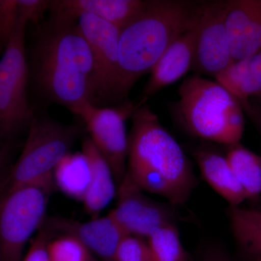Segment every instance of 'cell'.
<instances>
[{"label": "cell", "instance_id": "cell-30", "mask_svg": "<svg viewBox=\"0 0 261 261\" xmlns=\"http://www.w3.org/2000/svg\"><path fill=\"white\" fill-rule=\"evenodd\" d=\"M51 261V260H50Z\"/></svg>", "mask_w": 261, "mask_h": 261}, {"label": "cell", "instance_id": "cell-13", "mask_svg": "<svg viewBox=\"0 0 261 261\" xmlns=\"http://www.w3.org/2000/svg\"><path fill=\"white\" fill-rule=\"evenodd\" d=\"M197 34V3L191 25L173 42L150 72L138 104L145 105L149 97L177 82L193 65Z\"/></svg>", "mask_w": 261, "mask_h": 261}, {"label": "cell", "instance_id": "cell-7", "mask_svg": "<svg viewBox=\"0 0 261 261\" xmlns=\"http://www.w3.org/2000/svg\"><path fill=\"white\" fill-rule=\"evenodd\" d=\"M54 176L15 189L3 196L0 208V259L20 261L25 243L44 221Z\"/></svg>", "mask_w": 261, "mask_h": 261}, {"label": "cell", "instance_id": "cell-19", "mask_svg": "<svg viewBox=\"0 0 261 261\" xmlns=\"http://www.w3.org/2000/svg\"><path fill=\"white\" fill-rule=\"evenodd\" d=\"M91 163L82 152L69 153L53 171L55 183L65 195L84 202L92 181Z\"/></svg>", "mask_w": 261, "mask_h": 261}, {"label": "cell", "instance_id": "cell-1", "mask_svg": "<svg viewBox=\"0 0 261 261\" xmlns=\"http://www.w3.org/2000/svg\"><path fill=\"white\" fill-rule=\"evenodd\" d=\"M29 56V86L42 106L70 110L87 99L93 59L78 19L51 13L37 25Z\"/></svg>", "mask_w": 261, "mask_h": 261}, {"label": "cell", "instance_id": "cell-26", "mask_svg": "<svg viewBox=\"0 0 261 261\" xmlns=\"http://www.w3.org/2000/svg\"><path fill=\"white\" fill-rule=\"evenodd\" d=\"M18 18L25 22L31 21L39 25L44 12L49 10V0H17Z\"/></svg>", "mask_w": 261, "mask_h": 261}, {"label": "cell", "instance_id": "cell-25", "mask_svg": "<svg viewBox=\"0 0 261 261\" xmlns=\"http://www.w3.org/2000/svg\"><path fill=\"white\" fill-rule=\"evenodd\" d=\"M114 261H151L147 243L138 237H127L118 247Z\"/></svg>", "mask_w": 261, "mask_h": 261}, {"label": "cell", "instance_id": "cell-29", "mask_svg": "<svg viewBox=\"0 0 261 261\" xmlns=\"http://www.w3.org/2000/svg\"><path fill=\"white\" fill-rule=\"evenodd\" d=\"M258 97L260 98V102H261V95L260 96V97Z\"/></svg>", "mask_w": 261, "mask_h": 261}, {"label": "cell", "instance_id": "cell-12", "mask_svg": "<svg viewBox=\"0 0 261 261\" xmlns=\"http://www.w3.org/2000/svg\"><path fill=\"white\" fill-rule=\"evenodd\" d=\"M44 226L53 233L70 235L78 239L91 252L103 261H114L122 241L130 236L111 214L87 222H79L65 218L51 217Z\"/></svg>", "mask_w": 261, "mask_h": 261}, {"label": "cell", "instance_id": "cell-17", "mask_svg": "<svg viewBox=\"0 0 261 261\" xmlns=\"http://www.w3.org/2000/svg\"><path fill=\"white\" fill-rule=\"evenodd\" d=\"M214 79L238 99L244 111L251 113L250 98L261 95V51L233 62Z\"/></svg>", "mask_w": 261, "mask_h": 261}, {"label": "cell", "instance_id": "cell-28", "mask_svg": "<svg viewBox=\"0 0 261 261\" xmlns=\"http://www.w3.org/2000/svg\"><path fill=\"white\" fill-rule=\"evenodd\" d=\"M200 261H233L226 254L219 251L207 252Z\"/></svg>", "mask_w": 261, "mask_h": 261}, {"label": "cell", "instance_id": "cell-15", "mask_svg": "<svg viewBox=\"0 0 261 261\" xmlns=\"http://www.w3.org/2000/svg\"><path fill=\"white\" fill-rule=\"evenodd\" d=\"M145 3L142 0H50L49 10L76 19L80 13H88L121 29L140 14Z\"/></svg>", "mask_w": 261, "mask_h": 261}, {"label": "cell", "instance_id": "cell-11", "mask_svg": "<svg viewBox=\"0 0 261 261\" xmlns=\"http://www.w3.org/2000/svg\"><path fill=\"white\" fill-rule=\"evenodd\" d=\"M117 189L118 204L110 214L130 235L147 238L155 228L175 224L172 209L144 195L128 173Z\"/></svg>", "mask_w": 261, "mask_h": 261}, {"label": "cell", "instance_id": "cell-20", "mask_svg": "<svg viewBox=\"0 0 261 261\" xmlns=\"http://www.w3.org/2000/svg\"><path fill=\"white\" fill-rule=\"evenodd\" d=\"M228 214L240 250L249 260L261 261V211L230 206Z\"/></svg>", "mask_w": 261, "mask_h": 261}, {"label": "cell", "instance_id": "cell-8", "mask_svg": "<svg viewBox=\"0 0 261 261\" xmlns=\"http://www.w3.org/2000/svg\"><path fill=\"white\" fill-rule=\"evenodd\" d=\"M78 23L93 59L87 100L97 108L118 106V42L121 29L86 13L79 15Z\"/></svg>", "mask_w": 261, "mask_h": 261}, {"label": "cell", "instance_id": "cell-21", "mask_svg": "<svg viewBox=\"0 0 261 261\" xmlns=\"http://www.w3.org/2000/svg\"><path fill=\"white\" fill-rule=\"evenodd\" d=\"M226 157L247 200H257L261 194L260 156L239 142L230 146Z\"/></svg>", "mask_w": 261, "mask_h": 261}, {"label": "cell", "instance_id": "cell-2", "mask_svg": "<svg viewBox=\"0 0 261 261\" xmlns=\"http://www.w3.org/2000/svg\"><path fill=\"white\" fill-rule=\"evenodd\" d=\"M196 3L177 0L146 1L143 10L121 29L118 42V106L126 104L132 87L150 73L176 39L191 25Z\"/></svg>", "mask_w": 261, "mask_h": 261}, {"label": "cell", "instance_id": "cell-27", "mask_svg": "<svg viewBox=\"0 0 261 261\" xmlns=\"http://www.w3.org/2000/svg\"><path fill=\"white\" fill-rule=\"evenodd\" d=\"M55 233L43 225L37 236L33 240L27 256L23 261H50L48 253V245Z\"/></svg>", "mask_w": 261, "mask_h": 261}, {"label": "cell", "instance_id": "cell-14", "mask_svg": "<svg viewBox=\"0 0 261 261\" xmlns=\"http://www.w3.org/2000/svg\"><path fill=\"white\" fill-rule=\"evenodd\" d=\"M226 28L233 62L261 51V0L227 1Z\"/></svg>", "mask_w": 261, "mask_h": 261}, {"label": "cell", "instance_id": "cell-23", "mask_svg": "<svg viewBox=\"0 0 261 261\" xmlns=\"http://www.w3.org/2000/svg\"><path fill=\"white\" fill-rule=\"evenodd\" d=\"M61 236L48 245L51 261H97L88 247L78 239L70 235Z\"/></svg>", "mask_w": 261, "mask_h": 261}, {"label": "cell", "instance_id": "cell-6", "mask_svg": "<svg viewBox=\"0 0 261 261\" xmlns=\"http://www.w3.org/2000/svg\"><path fill=\"white\" fill-rule=\"evenodd\" d=\"M27 23L18 18L17 28L0 61V137L6 142L22 130H29L35 115L27 93Z\"/></svg>", "mask_w": 261, "mask_h": 261}, {"label": "cell", "instance_id": "cell-5", "mask_svg": "<svg viewBox=\"0 0 261 261\" xmlns=\"http://www.w3.org/2000/svg\"><path fill=\"white\" fill-rule=\"evenodd\" d=\"M28 130L23 152L3 182V196L23 185L53 177L58 163L87 130L79 117L76 123L62 124L36 109Z\"/></svg>", "mask_w": 261, "mask_h": 261}, {"label": "cell", "instance_id": "cell-18", "mask_svg": "<svg viewBox=\"0 0 261 261\" xmlns=\"http://www.w3.org/2000/svg\"><path fill=\"white\" fill-rule=\"evenodd\" d=\"M194 156L202 177L230 206H239L247 200L226 157L207 149L195 151Z\"/></svg>", "mask_w": 261, "mask_h": 261}, {"label": "cell", "instance_id": "cell-9", "mask_svg": "<svg viewBox=\"0 0 261 261\" xmlns=\"http://www.w3.org/2000/svg\"><path fill=\"white\" fill-rule=\"evenodd\" d=\"M137 108L138 105L132 102L97 108L85 99L69 110L85 123L91 139L112 171L117 188L127 173L128 136L125 122L132 118Z\"/></svg>", "mask_w": 261, "mask_h": 261}, {"label": "cell", "instance_id": "cell-3", "mask_svg": "<svg viewBox=\"0 0 261 261\" xmlns=\"http://www.w3.org/2000/svg\"><path fill=\"white\" fill-rule=\"evenodd\" d=\"M172 110L182 126L199 138L231 146L243 137V108L218 82L189 77L180 86Z\"/></svg>", "mask_w": 261, "mask_h": 261}, {"label": "cell", "instance_id": "cell-24", "mask_svg": "<svg viewBox=\"0 0 261 261\" xmlns=\"http://www.w3.org/2000/svg\"><path fill=\"white\" fill-rule=\"evenodd\" d=\"M18 10L17 0L0 1V44L5 49L18 25Z\"/></svg>", "mask_w": 261, "mask_h": 261}, {"label": "cell", "instance_id": "cell-4", "mask_svg": "<svg viewBox=\"0 0 261 261\" xmlns=\"http://www.w3.org/2000/svg\"><path fill=\"white\" fill-rule=\"evenodd\" d=\"M132 116L128 163L140 165L162 175L188 200L195 187L190 161L172 136L146 105Z\"/></svg>", "mask_w": 261, "mask_h": 261}, {"label": "cell", "instance_id": "cell-22", "mask_svg": "<svg viewBox=\"0 0 261 261\" xmlns=\"http://www.w3.org/2000/svg\"><path fill=\"white\" fill-rule=\"evenodd\" d=\"M147 240L151 261H192L175 224L155 228Z\"/></svg>", "mask_w": 261, "mask_h": 261}, {"label": "cell", "instance_id": "cell-16", "mask_svg": "<svg viewBox=\"0 0 261 261\" xmlns=\"http://www.w3.org/2000/svg\"><path fill=\"white\" fill-rule=\"evenodd\" d=\"M82 152L88 158L92 171V181L83 202L84 208L95 219L116 195V182L107 161L88 136L82 140Z\"/></svg>", "mask_w": 261, "mask_h": 261}, {"label": "cell", "instance_id": "cell-10", "mask_svg": "<svg viewBox=\"0 0 261 261\" xmlns=\"http://www.w3.org/2000/svg\"><path fill=\"white\" fill-rule=\"evenodd\" d=\"M227 1L197 3V34L194 70L216 76L233 63L226 28Z\"/></svg>", "mask_w": 261, "mask_h": 261}]
</instances>
